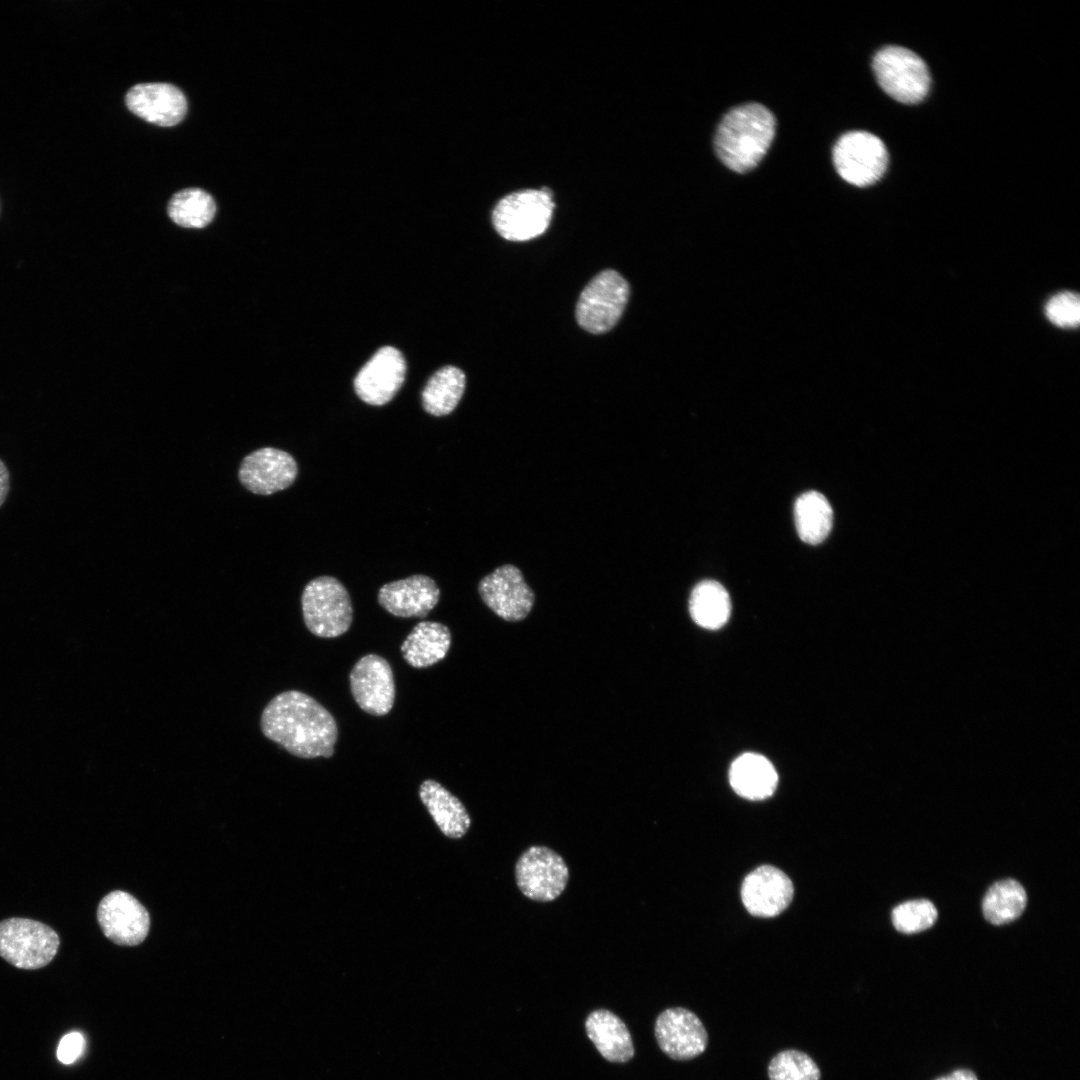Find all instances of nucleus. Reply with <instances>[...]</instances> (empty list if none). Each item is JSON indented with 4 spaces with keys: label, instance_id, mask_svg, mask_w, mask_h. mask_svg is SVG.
<instances>
[{
    "label": "nucleus",
    "instance_id": "2",
    "mask_svg": "<svg viewBox=\"0 0 1080 1080\" xmlns=\"http://www.w3.org/2000/svg\"><path fill=\"white\" fill-rule=\"evenodd\" d=\"M774 115L759 103H747L727 112L718 125L714 146L720 160L731 170L745 173L767 153L774 135Z\"/></svg>",
    "mask_w": 1080,
    "mask_h": 1080
},
{
    "label": "nucleus",
    "instance_id": "1",
    "mask_svg": "<svg viewBox=\"0 0 1080 1080\" xmlns=\"http://www.w3.org/2000/svg\"><path fill=\"white\" fill-rule=\"evenodd\" d=\"M263 735L290 754L329 758L338 737L332 714L311 696L296 690L272 698L260 718Z\"/></svg>",
    "mask_w": 1080,
    "mask_h": 1080
},
{
    "label": "nucleus",
    "instance_id": "4",
    "mask_svg": "<svg viewBox=\"0 0 1080 1080\" xmlns=\"http://www.w3.org/2000/svg\"><path fill=\"white\" fill-rule=\"evenodd\" d=\"M554 209L549 190L527 189L502 198L492 212L493 225L510 241H527L543 234Z\"/></svg>",
    "mask_w": 1080,
    "mask_h": 1080
},
{
    "label": "nucleus",
    "instance_id": "3",
    "mask_svg": "<svg viewBox=\"0 0 1080 1080\" xmlns=\"http://www.w3.org/2000/svg\"><path fill=\"white\" fill-rule=\"evenodd\" d=\"M303 619L308 630L322 638L338 637L350 628L353 608L348 591L332 576H320L304 588Z\"/></svg>",
    "mask_w": 1080,
    "mask_h": 1080
},
{
    "label": "nucleus",
    "instance_id": "13",
    "mask_svg": "<svg viewBox=\"0 0 1080 1080\" xmlns=\"http://www.w3.org/2000/svg\"><path fill=\"white\" fill-rule=\"evenodd\" d=\"M349 680L353 698L363 711L382 716L392 709L395 684L386 659L376 654L363 656L353 666Z\"/></svg>",
    "mask_w": 1080,
    "mask_h": 1080
},
{
    "label": "nucleus",
    "instance_id": "27",
    "mask_svg": "<svg viewBox=\"0 0 1080 1080\" xmlns=\"http://www.w3.org/2000/svg\"><path fill=\"white\" fill-rule=\"evenodd\" d=\"M216 204L212 196L200 188L183 189L170 199L168 215L185 228H204L213 220Z\"/></svg>",
    "mask_w": 1080,
    "mask_h": 1080
},
{
    "label": "nucleus",
    "instance_id": "7",
    "mask_svg": "<svg viewBox=\"0 0 1080 1080\" xmlns=\"http://www.w3.org/2000/svg\"><path fill=\"white\" fill-rule=\"evenodd\" d=\"M628 297L629 285L618 272H600L580 294L576 305L578 324L593 334L609 331L620 319Z\"/></svg>",
    "mask_w": 1080,
    "mask_h": 1080
},
{
    "label": "nucleus",
    "instance_id": "6",
    "mask_svg": "<svg viewBox=\"0 0 1080 1080\" xmlns=\"http://www.w3.org/2000/svg\"><path fill=\"white\" fill-rule=\"evenodd\" d=\"M59 944L58 934L39 921L9 918L0 922V956L17 968L34 970L48 965Z\"/></svg>",
    "mask_w": 1080,
    "mask_h": 1080
},
{
    "label": "nucleus",
    "instance_id": "12",
    "mask_svg": "<svg viewBox=\"0 0 1080 1080\" xmlns=\"http://www.w3.org/2000/svg\"><path fill=\"white\" fill-rule=\"evenodd\" d=\"M655 1037L660 1049L671 1059L691 1060L708 1045V1033L700 1018L683 1007L662 1011L655 1022Z\"/></svg>",
    "mask_w": 1080,
    "mask_h": 1080
},
{
    "label": "nucleus",
    "instance_id": "21",
    "mask_svg": "<svg viewBox=\"0 0 1080 1080\" xmlns=\"http://www.w3.org/2000/svg\"><path fill=\"white\" fill-rule=\"evenodd\" d=\"M729 782L739 796L749 800H762L770 797L776 790L778 775L767 758L756 753H745L732 763Z\"/></svg>",
    "mask_w": 1080,
    "mask_h": 1080
},
{
    "label": "nucleus",
    "instance_id": "26",
    "mask_svg": "<svg viewBox=\"0 0 1080 1080\" xmlns=\"http://www.w3.org/2000/svg\"><path fill=\"white\" fill-rule=\"evenodd\" d=\"M1027 895L1023 886L1013 879L993 884L986 892L982 910L987 921L994 925L1017 919L1025 909Z\"/></svg>",
    "mask_w": 1080,
    "mask_h": 1080
},
{
    "label": "nucleus",
    "instance_id": "15",
    "mask_svg": "<svg viewBox=\"0 0 1080 1080\" xmlns=\"http://www.w3.org/2000/svg\"><path fill=\"white\" fill-rule=\"evenodd\" d=\"M298 466L289 453L264 447L245 456L239 469V479L250 492L270 495L291 486Z\"/></svg>",
    "mask_w": 1080,
    "mask_h": 1080
},
{
    "label": "nucleus",
    "instance_id": "18",
    "mask_svg": "<svg viewBox=\"0 0 1080 1080\" xmlns=\"http://www.w3.org/2000/svg\"><path fill=\"white\" fill-rule=\"evenodd\" d=\"M440 589L436 582L422 574L384 584L378 592L379 604L390 614L424 618L436 606Z\"/></svg>",
    "mask_w": 1080,
    "mask_h": 1080
},
{
    "label": "nucleus",
    "instance_id": "29",
    "mask_svg": "<svg viewBox=\"0 0 1080 1080\" xmlns=\"http://www.w3.org/2000/svg\"><path fill=\"white\" fill-rule=\"evenodd\" d=\"M937 909L926 899L910 900L896 906L891 914L896 930L913 934L930 928L937 919Z\"/></svg>",
    "mask_w": 1080,
    "mask_h": 1080
},
{
    "label": "nucleus",
    "instance_id": "5",
    "mask_svg": "<svg viewBox=\"0 0 1080 1080\" xmlns=\"http://www.w3.org/2000/svg\"><path fill=\"white\" fill-rule=\"evenodd\" d=\"M872 66L879 85L893 99L915 104L926 97L929 71L913 51L900 46L884 47L875 54Z\"/></svg>",
    "mask_w": 1080,
    "mask_h": 1080
},
{
    "label": "nucleus",
    "instance_id": "20",
    "mask_svg": "<svg viewBox=\"0 0 1080 1080\" xmlns=\"http://www.w3.org/2000/svg\"><path fill=\"white\" fill-rule=\"evenodd\" d=\"M587 1036L610 1062L624 1063L634 1055L632 1038L624 1022L612 1012L598 1009L585 1022Z\"/></svg>",
    "mask_w": 1080,
    "mask_h": 1080
},
{
    "label": "nucleus",
    "instance_id": "19",
    "mask_svg": "<svg viewBox=\"0 0 1080 1080\" xmlns=\"http://www.w3.org/2000/svg\"><path fill=\"white\" fill-rule=\"evenodd\" d=\"M419 797L440 831L448 838L459 839L470 828L471 818L465 806L435 780L428 779L419 787Z\"/></svg>",
    "mask_w": 1080,
    "mask_h": 1080
},
{
    "label": "nucleus",
    "instance_id": "14",
    "mask_svg": "<svg viewBox=\"0 0 1080 1080\" xmlns=\"http://www.w3.org/2000/svg\"><path fill=\"white\" fill-rule=\"evenodd\" d=\"M405 375L406 362L402 353L392 346H385L360 369L354 379V389L363 402L381 406L392 400Z\"/></svg>",
    "mask_w": 1080,
    "mask_h": 1080
},
{
    "label": "nucleus",
    "instance_id": "33",
    "mask_svg": "<svg viewBox=\"0 0 1080 1080\" xmlns=\"http://www.w3.org/2000/svg\"><path fill=\"white\" fill-rule=\"evenodd\" d=\"M936 1080H978L976 1075L967 1069H959L947 1076L940 1077Z\"/></svg>",
    "mask_w": 1080,
    "mask_h": 1080
},
{
    "label": "nucleus",
    "instance_id": "23",
    "mask_svg": "<svg viewBox=\"0 0 1080 1080\" xmlns=\"http://www.w3.org/2000/svg\"><path fill=\"white\" fill-rule=\"evenodd\" d=\"M730 597L726 589L716 581L698 583L689 598V612L693 621L709 630L721 628L729 619Z\"/></svg>",
    "mask_w": 1080,
    "mask_h": 1080
},
{
    "label": "nucleus",
    "instance_id": "16",
    "mask_svg": "<svg viewBox=\"0 0 1080 1080\" xmlns=\"http://www.w3.org/2000/svg\"><path fill=\"white\" fill-rule=\"evenodd\" d=\"M794 888L790 878L780 869L762 865L743 880L741 899L746 910L755 917H774L792 901Z\"/></svg>",
    "mask_w": 1080,
    "mask_h": 1080
},
{
    "label": "nucleus",
    "instance_id": "17",
    "mask_svg": "<svg viewBox=\"0 0 1080 1080\" xmlns=\"http://www.w3.org/2000/svg\"><path fill=\"white\" fill-rule=\"evenodd\" d=\"M125 102L132 113L162 127L175 126L187 111L184 94L169 83L137 84L128 91Z\"/></svg>",
    "mask_w": 1080,
    "mask_h": 1080
},
{
    "label": "nucleus",
    "instance_id": "31",
    "mask_svg": "<svg viewBox=\"0 0 1080 1080\" xmlns=\"http://www.w3.org/2000/svg\"><path fill=\"white\" fill-rule=\"evenodd\" d=\"M85 1039L79 1032H70L62 1037L57 1048V1058L63 1064L74 1063L82 1054Z\"/></svg>",
    "mask_w": 1080,
    "mask_h": 1080
},
{
    "label": "nucleus",
    "instance_id": "32",
    "mask_svg": "<svg viewBox=\"0 0 1080 1080\" xmlns=\"http://www.w3.org/2000/svg\"><path fill=\"white\" fill-rule=\"evenodd\" d=\"M8 491H9V472H8V469H7L6 465L4 464V462L0 459V507L4 503V501H5L6 497H7Z\"/></svg>",
    "mask_w": 1080,
    "mask_h": 1080
},
{
    "label": "nucleus",
    "instance_id": "24",
    "mask_svg": "<svg viewBox=\"0 0 1080 1080\" xmlns=\"http://www.w3.org/2000/svg\"><path fill=\"white\" fill-rule=\"evenodd\" d=\"M799 537L808 544H819L832 528L833 511L824 495L809 491L800 495L794 507Z\"/></svg>",
    "mask_w": 1080,
    "mask_h": 1080
},
{
    "label": "nucleus",
    "instance_id": "30",
    "mask_svg": "<svg viewBox=\"0 0 1080 1080\" xmlns=\"http://www.w3.org/2000/svg\"><path fill=\"white\" fill-rule=\"evenodd\" d=\"M1045 312L1047 318L1056 326L1077 327L1080 321L1079 297L1072 292L1059 293L1048 301Z\"/></svg>",
    "mask_w": 1080,
    "mask_h": 1080
},
{
    "label": "nucleus",
    "instance_id": "28",
    "mask_svg": "<svg viewBox=\"0 0 1080 1080\" xmlns=\"http://www.w3.org/2000/svg\"><path fill=\"white\" fill-rule=\"evenodd\" d=\"M769 1080H821L819 1066L807 1053L786 1049L772 1057L768 1064Z\"/></svg>",
    "mask_w": 1080,
    "mask_h": 1080
},
{
    "label": "nucleus",
    "instance_id": "9",
    "mask_svg": "<svg viewBox=\"0 0 1080 1080\" xmlns=\"http://www.w3.org/2000/svg\"><path fill=\"white\" fill-rule=\"evenodd\" d=\"M515 878L519 890L528 899L550 902L565 890L569 870L565 860L545 846H531L518 858Z\"/></svg>",
    "mask_w": 1080,
    "mask_h": 1080
},
{
    "label": "nucleus",
    "instance_id": "8",
    "mask_svg": "<svg viewBox=\"0 0 1080 1080\" xmlns=\"http://www.w3.org/2000/svg\"><path fill=\"white\" fill-rule=\"evenodd\" d=\"M833 163L846 182L865 187L877 182L885 173L888 152L877 136L866 131H850L835 143Z\"/></svg>",
    "mask_w": 1080,
    "mask_h": 1080
},
{
    "label": "nucleus",
    "instance_id": "22",
    "mask_svg": "<svg viewBox=\"0 0 1080 1080\" xmlns=\"http://www.w3.org/2000/svg\"><path fill=\"white\" fill-rule=\"evenodd\" d=\"M451 644V633L439 622L418 623L402 643L400 650L405 661L415 668H426L441 661Z\"/></svg>",
    "mask_w": 1080,
    "mask_h": 1080
},
{
    "label": "nucleus",
    "instance_id": "25",
    "mask_svg": "<svg viewBox=\"0 0 1080 1080\" xmlns=\"http://www.w3.org/2000/svg\"><path fill=\"white\" fill-rule=\"evenodd\" d=\"M465 374L455 366H445L434 373L422 391L424 410L434 416L450 414L465 389Z\"/></svg>",
    "mask_w": 1080,
    "mask_h": 1080
},
{
    "label": "nucleus",
    "instance_id": "11",
    "mask_svg": "<svg viewBox=\"0 0 1080 1080\" xmlns=\"http://www.w3.org/2000/svg\"><path fill=\"white\" fill-rule=\"evenodd\" d=\"M97 920L104 935L121 946H135L146 938L150 917L131 894L116 890L105 895L97 908Z\"/></svg>",
    "mask_w": 1080,
    "mask_h": 1080
},
{
    "label": "nucleus",
    "instance_id": "10",
    "mask_svg": "<svg viewBox=\"0 0 1080 1080\" xmlns=\"http://www.w3.org/2000/svg\"><path fill=\"white\" fill-rule=\"evenodd\" d=\"M483 602L506 621L523 620L531 611L535 596L514 565H502L481 579L478 585Z\"/></svg>",
    "mask_w": 1080,
    "mask_h": 1080
}]
</instances>
